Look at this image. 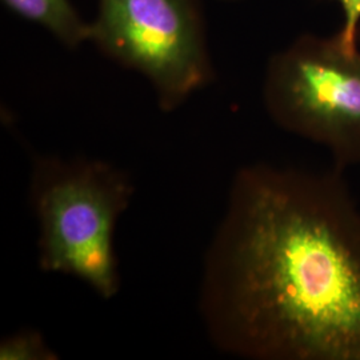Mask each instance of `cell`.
<instances>
[{"mask_svg":"<svg viewBox=\"0 0 360 360\" xmlns=\"http://www.w3.org/2000/svg\"><path fill=\"white\" fill-rule=\"evenodd\" d=\"M198 311L211 345L239 359L360 360V207L343 171L239 168Z\"/></svg>","mask_w":360,"mask_h":360,"instance_id":"6da1fadb","label":"cell"},{"mask_svg":"<svg viewBox=\"0 0 360 360\" xmlns=\"http://www.w3.org/2000/svg\"><path fill=\"white\" fill-rule=\"evenodd\" d=\"M136 193L123 168L102 159L38 155L28 198L38 224L39 269L74 276L102 299L120 291L116 224Z\"/></svg>","mask_w":360,"mask_h":360,"instance_id":"7a4b0ae2","label":"cell"},{"mask_svg":"<svg viewBox=\"0 0 360 360\" xmlns=\"http://www.w3.org/2000/svg\"><path fill=\"white\" fill-rule=\"evenodd\" d=\"M263 103L279 129L326 148L335 168L360 166V51L300 35L271 56Z\"/></svg>","mask_w":360,"mask_h":360,"instance_id":"3957f363","label":"cell"},{"mask_svg":"<svg viewBox=\"0 0 360 360\" xmlns=\"http://www.w3.org/2000/svg\"><path fill=\"white\" fill-rule=\"evenodd\" d=\"M91 30V43L148 80L165 112L214 79L193 0H99Z\"/></svg>","mask_w":360,"mask_h":360,"instance_id":"277c9868","label":"cell"},{"mask_svg":"<svg viewBox=\"0 0 360 360\" xmlns=\"http://www.w3.org/2000/svg\"><path fill=\"white\" fill-rule=\"evenodd\" d=\"M15 15L44 28L68 49L91 41V23L84 22L71 0H1Z\"/></svg>","mask_w":360,"mask_h":360,"instance_id":"5b68a950","label":"cell"},{"mask_svg":"<svg viewBox=\"0 0 360 360\" xmlns=\"http://www.w3.org/2000/svg\"><path fill=\"white\" fill-rule=\"evenodd\" d=\"M58 354L52 349L43 335L35 330H23L6 336L0 343L1 360H56Z\"/></svg>","mask_w":360,"mask_h":360,"instance_id":"8992f818","label":"cell"},{"mask_svg":"<svg viewBox=\"0 0 360 360\" xmlns=\"http://www.w3.org/2000/svg\"><path fill=\"white\" fill-rule=\"evenodd\" d=\"M343 11V25L335 35L339 46L348 52L359 51L360 0H336Z\"/></svg>","mask_w":360,"mask_h":360,"instance_id":"52a82bcc","label":"cell"}]
</instances>
